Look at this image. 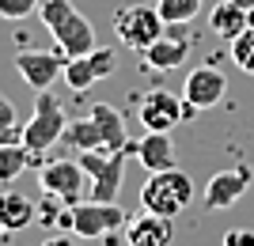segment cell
Segmentation results:
<instances>
[{
	"label": "cell",
	"mask_w": 254,
	"mask_h": 246,
	"mask_svg": "<svg viewBox=\"0 0 254 246\" xmlns=\"http://www.w3.org/2000/svg\"><path fill=\"white\" fill-rule=\"evenodd\" d=\"M193 110L186 106V98L171 95V91H152V95H144V102H140V125L148 129V133H171V129L179 125V121H186Z\"/></svg>",
	"instance_id": "obj_11"
},
{
	"label": "cell",
	"mask_w": 254,
	"mask_h": 246,
	"mask_svg": "<svg viewBox=\"0 0 254 246\" xmlns=\"http://www.w3.org/2000/svg\"><path fill=\"white\" fill-rule=\"evenodd\" d=\"M144 53V64L148 68H159V72H167V68H182L186 64V53H190V38L186 34H163L148 49H140Z\"/></svg>",
	"instance_id": "obj_15"
},
{
	"label": "cell",
	"mask_w": 254,
	"mask_h": 246,
	"mask_svg": "<svg viewBox=\"0 0 254 246\" xmlns=\"http://www.w3.org/2000/svg\"><path fill=\"white\" fill-rule=\"evenodd\" d=\"M31 159H34V151L27 148V144H0V182L11 186L31 167Z\"/></svg>",
	"instance_id": "obj_19"
},
{
	"label": "cell",
	"mask_w": 254,
	"mask_h": 246,
	"mask_svg": "<svg viewBox=\"0 0 254 246\" xmlns=\"http://www.w3.org/2000/svg\"><path fill=\"white\" fill-rule=\"evenodd\" d=\"M0 144H23V121L15 114V102L0 95Z\"/></svg>",
	"instance_id": "obj_21"
},
{
	"label": "cell",
	"mask_w": 254,
	"mask_h": 246,
	"mask_svg": "<svg viewBox=\"0 0 254 246\" xmlns=\"http://www.w3.org/2000/svg\"><path fill=\"white\" fill-rule=\"evenodd\" d=\"M68 57L57 49V53H42V49H23L15 53V72L23 76V84H31L34 91H50V84L64 72Z\"/></svg>",
	"instance_id": "obj_12"
},
{
	"label": "cell",
	"mask_w": 254,
	"mask_h": 246,
	"mask_svg": "<svg viewBox=\"0 0 254 246\" xmlns=\"http://www.w3.org/2000/svg\"><path fill=\"white\" fill-rule=\"evenodd\" d=\"M247 27H254V8H247Z\"/></svg>",
	"instance_id": "obj_27"
},
{
	"label": "cell",
	"mask_w": 254,
	"mask_h": 246,
	"mask_svg": "<svg viewBox=\"0 0 254 246\" xmlns=\"http://www.w3.org/2000/svg\"><path fill=\"white\" fill-rule=\"evenodd\" d=\"M254 182V171L251 167H232V171H216L205 182L201 190V204L209 208V212H220V208H232L239 197H243L247 190H251Z\"/></svg>",
	"instance_id": "obj_10"
},
{
	"label": "cell",
	"mask_w": 254,
	"mask_h": 246,
	"mask_svg": "<svg viewBox=\"0 0 254 246\" xmlns=\"http://www.w3.org/2000/svg\"><path fill=\"white\" fill-rule=\"evenodd\" d=\"M232 61L239 64L247 76H254V27H247L239 38H232Z\"/></svg>",
	"instance_id": "obj_22"
},
{
	"label": "cell",
	"mask_w": 254,
	"mask_h": 246,
	"mask_svg": "<svg viewBox=\"0 0 254 246\" xmlns=\"http://www.w3.org/2000/svg\"><path fill=\"white\" fill-rule=\"evenodd\" d=\"M140 204H144V212H156V216H167V220H179L182 212H186V204L175 197V193H167L163 186L156 182L148 174V182L140 186Z\"/></svg>",
	"instance_id": "obj_18"
},
{
	"label": "cell",
	"mask_w": 254,
	"mask_h": 246,
	"mask_svg": "<svg viewBox=\"0 0 254 246\" xmlns=\"http://www.w3.org/2000/svg\"><path fill=\"white\" fill-rule=\"evenodd\" d=\"M38 15H42V23L50 27L53 42H57V49H61L64 57H84L99 46L91 23L84 19L80 8H72V0H42Z\"/></svg>",
	"instance_id": "obj_2"
},
{
	"label": "cell",
	"mask_w": 254,
	"mask_h": 246,
	"mask_svg": "<svg viewBox=\"0 0 254 246\" xmlns=\"http://www.w3.org/2000/svg\"><path fill=\"white\" fill-rule=\"evenodd\" d=\"M42 246H84V239L72 231V235H53V239H46Z\"/></svg>",
	"instance_id": "obj_25"
},
{
	"label": "cell",
	"mask_w": 254,
	"mask_h": 246,
	"mask_svg": "<svg viewBox=\"0 0 254 246\" xmlns=\"http://www.w3.org/2000/svg\"><path fill=\"white\" fill-rule=\"evenodd\" d=\"M34 220H38V208H34V201L27 193H15V190L0 193V224L8 227V231H23Z\"/></svg>",
	"instance_id": "obj_16"
},
{
	"label": "cell",
	"mask_w": 254,
	"mask_h": 246,
	"mask_svg": "<svg viewBox=\"0 0 254 246\" xmlns=\"http://www.w3.org/2000/svg\"><path fill=\"white\" fill-rule=\"evenodd\" d=\"M224 246H254V231L251 227H232L224 235Z\"/></svg>",
	"instance_id": "obj_24"
},
{
	"label": "cell",
	"mask_w": 254,
	"mask_h": 246,
	"mask_svg": "<svg viewBox=\"0 0 254 246\" xmlns=\"http://www.w3.org/2000/svg\"><path fill=\"white\" fill-rule=\"evenodd\" d=\"M64 125H68V118H64L57 95H53V91H38L34 114H31V121L23 125V144H27L34 155H42V151H50L53 144H61Z\"/></svg>",
	"instance_id": "obj_4"
},
{
	"label": "cell",
	"mask_w": 254,
	"mask_h": 246,
	"mask_svg": "<svg viewBox=\"0 0 254 246\" xmlns=\"http://www.w3.org/2000/svg\"><path fill=\"white\" fill-rule=\"evenodd\" d=\"M126 243L129 246H171L175 243V220L144 212L126 224Z\"/></svg>",
	"instance_id": "obj_13"
},
{
	"label": "cell",
	"mask_w": 254,
	"mask_h": 246,
	"mask_svg": "<svg viewBox=\"0 0 254 246\" xmlns=\"http://www.w3.org/2000/svg\"><path fill=\"white\" fill-rule=\"evenodd\" d=\"M38 186L53 197H61L64 204H80L87 201V171L80 167V159H50L38 171Z\"/></svg>",
	"instance_id": "obj_7"
},
{
	"label": "cell",
	"mask_w": 254,
	"mask_h": 246,
	"mask_svg": "<svg viewBox=\"0 0 254 246\" xmlns=\"http://www.w3.org/2000/svg\"><path fill=\"white\" fill-rule=\"evenodd\" d=\"M61 144H68L72 151H129L126 118L110 102H95L87 118H72L64 125Z\"/></svg>",
	"instance_id": "obj_1"
},
{
	"label": "cell",
	"mask_w": 254,
	"mask_h": 246,
	"mask_svg": "<svg viewBox=\"0 0 254 246\" xmlns=\"http://www.w3.org/2000/svg\"><path fill=\"white\" fill-rule=\"evenodd\" d=\"M126 224L129 216L118 208V201H80V204H64L57 227H68L80 239H103V235H114Z\"/></svg>",
	"instance_id": "obj_3"
},
{
	"label": "cell",
	"mask_w": 254,
	"mask_h": 246,
	"mask_svg": "<svg viewBox=\"0 0 254 246\" xmlns=\"http://www.w3.org/2000/svg\"><path fill=\"white\" fill-rule=\"evenodd\" d=\"M163 15L156 8H144V4H129V8H118L114 15V34L118 42H126L129 49H148L156 38H163Z\"/></svg>",
	"instance_id": "obj_6"
},
{
	"label": "cell",
	"mask_w": 254,
	"mask_h": 246,
	"mask_svg": "<svg viewBox=\"0 0 254 246\" xmlns=\"http://www.w3.org/2000/svg\"><path fill=\"white\" fill-rule=\"evenodd\" d=\"M114 68H118V49H110V46H95V49L84 53V57H68L61 80L72 87V91H87L91 84H99V80H106V76H114Z\"/></svg>",
	"instance_id": "obj_8"
},
{
	"label": "cell",
	"mask_w": 254,
	"mask_h": 246,
	"mask_svg": "<svg viewBox=\"0 0 254 246\" xmlns=\"http://www.w3.org/2000/svg\"><path fill=\"white\" fill-rule=\"evenodd\" d=\"M129 151L137 155V163L148 174L175 167V140H171V133H144L137 144H129Z\"/></svg>",
	"instance_id": "obj_14"
},
{
	"label": "cell",
	"mask_w": 254,
	"mask_h": 246,
	"mask_svg": "<svg viewBox=\"0 0 254 246\" xmlns=\"http://www.w3.org/2000/svg\"><path fill=\"white\" fill-rule=\"evenodd\" d=\"M76 159L87 171V201H118L126 151H76Z\"/></svg>",
	"instance_id": "obj_5"
},
{
	"label": "cell",
	"mask_w": 254,
	"mask_h": 246,
	"mask_svg": "<svg viewBox=\"0 0 254 246\" xmlns=\"http://www.w3.org/2000/svg\"><path fill=\"white\" fill-rule=\"evenodd\" d=\"M235 4H239V8H254V0H235Z\"/></svg>",
	"instance_id": "obj_28"
},
{
	"label": "cell",
	"mask_w": 254,
	"mask_h": 246,
	"mask_svg": "<svg viewBox=\"0 0 254 246\" xmlns=\"http://www.w3.org/2000/svg\"><path fill=\"white\" fill-rule=\"evenodd\" d=\"M42 8V0H0V19H27Z\"/></svg>",
	"instance_id": "obj_23"
},
{
	"label": "cell",
	"mask_w": 254,
	"mask_h": 246,
	"mask_svg": "<svg viewBox=\"0 0 254 246\" xmlns=\"http://www.w3.org/2000/svg\"><path fill=\"white\" fill-rule=\"evenodd\" d=\"M224 95H228V76H224L216 64H201V68L186 72L182 98H186V106H190L193 114H197V110H212V106H220Z\"/></svg>",
	"instance_id": "obj_9"
},
{
	"label": "cell",
	"mask_w": 254,
	"mask_h": 246,
	"mask_svg": "<svg viewBox=\"0 0 254 246\" xmlns=\"http://www.w3.org/2000/svg\"><path fill=\"white\" fill-rule=\"evenodd\" d=\"M209 31L224 42H232L247 31V8H239L235 0H220L216 8L209 11Z\"/></svg>",
	"instance_id": "obj_17"
},
{
	"label": "cell",
	"mask_w": 254,
	"mask_h": 246,
	"mask_svg": "<svg viewBox=\"0 0 254 246\" xmlns=\"http://www.w3.org/2000/svg\"><path fill=\"white\" fill-rule=\"evenodd\" d=\"M8 243H11V231H8L4 224H0V246H8Z\"/></svg>",
	"instance_id": "obj_26"
},
{
	"label": "cell",
	"mask_w": 254,
	"mask_h": 246,
	"mask_svg": "<svg viewBox=\"0 0 254 246\" xmlns=\"http://www.w3.org/2000/svg\"><path fill=\"white\" fill-rule=\"evenodd\" d=\"M205 0H159L156 11L163 15L167 27H182V23H193V15L201 11Z\"/></svg>",
	"instance_id": "obj_20"
}]
</instances>
